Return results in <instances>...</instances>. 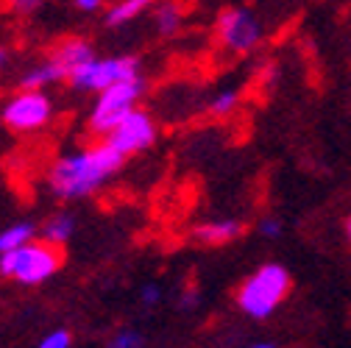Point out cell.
I'll return each instance as SVG.
<instances>
[{
	"instance_id": "6da1fadb",
	"label": "cell",
	"mask_w": 351,
	"mask_h": 348,
	"mask_svg": "<svg viewBox=\"0 0 351 348\" xmlns=\"http://www.w3.org/2000/svg\"><path fill=\"white\" fill-rule=\"evenodd\" d=\"M123 162H125V156L112 142H106L101 137L95 145L59 156L53 162V167L48 173L51 192L62 201H81L86 195L98 192L123 167Z\"/></svg>"
},
{
	"instance_id": "7a4b0ae2",
	"label": "cell",
	"mask_w": 351,
	"mask_h": 348,
	"mask_svg": "<svg viewBox=\"0 0 351 348\" xmlns=\"http://www.w3.org/2000/svg\"><path fill=\"white\" fill-rule=\"evenodd\" d=\"M290 287H293L290 271L279 262H265L240 284L234 298H237V307L248 318L265 321L279 310V303L287 298Z\"/></svg>"
},
{
	"instance_id": "3957f363",
	"label": "cell",
	"mask_w": 351,
	"mask_h": 348,
	"mask_svg": "<svg viewBox=\"0 0 351 348\" xmlns=\"http://www.w3.org/2000/svg\"><path fill=\"white\" fill-rule=\"evenodd\" d=\"M62 265H64L62 245H53L48 240H31L14 251L0 253V276L25 287L45 284L51 276L59 273Z\"/></svg>"
},
{
	"instance_id": "277c9868",
	"label": "cell",
	"mask_w": 351,
	"mask_h": 348,
	"mask_svg": "<svg viewBox=\"0 0 351 348\" xmlns=\"http://www.w3.org/2000/svg\"><path fill=\"white\" fill-rule=\"evenodd\" d=\"M145 90H148V84H145V78L140 75V78L120 81V84L109 86V90L98 92L95 106H93V112H90V123H86L90 134L106 137L128 112H134V109L140 106V98L145 95Z\"/></svg>"
},
{
	"instance_id": "5b68a950",
	"label": "cell",
	"mask_w": 351,
	"mask_h": 348,
	"mask_svg": "<svg viewBox=\"0 0 351 348\" xmlns=\"http://www.w3.org/2000/svg\"><path fill=\"white\" fill-rule=\"evenodd\" d=\"M143 67L137 56H109V59H90L84 67H78L67 84L75 92H104L109 86L120 84V81H131L140 78Z\"/></svg>"
},
{
	"instance_id": "8992f818",
	"label": "cell",
	"mask_w": 351,
	"mask_h": 348,
	"mask_svg": "<svg viewBox=\"0 0 351 348\" xmlns=\"http://www.w3.org/2000/svg\"><path fill=\"white\" fill-rule=\"evenodd\" d=\"M0 120L14 134L39 132V128H45L53 120V101L48 98L45 90H20L3 103Z\"/></svg>"
},
{
	"instance_id": "52a82bcc",
	"label": "cell",
	"mask_w": 351,
	"mask_h": 348,
	"mask_svg": "<svg viewBox=\"0 0 351 348\" xmlns=\"http://www.w3.org/2000/svg\"><path fill=\"white\" fill-rule=\"evenodd\" d=\"M215 31H217V42L232 53H251L262 39L259 17L251 9H243V6L240 9L237 6L223 9L221 14H217Z\"/></svg>"
},
{
	"instance_id": "ba28073f",
	"label": "cell",
	"mask_w": 351,
	"mask_h": 348,
	"mask_svg": "<svg viewBox=\"0 0 351 348\" xmlns=\"http://www.w3.org/2000/svg\"><path fill=\"white\" fill-rule=\"evenodd\" d=\"M104 140L112 142L125 159L128 156H137V153L148 151L156 142V120L145 109L137 106L134 112H128Z\"/></svg>"
},
{
	"instance_id": "9c48e42d",
	"label": "cell",
	"mask_w": 351,
	"mask_h": 348,
	"mask_svg": "<svg viewBox=\"0 0 351 348\" xmlns=\"http://www.w3.org/2000/svg\"><path fill=\"white\" fill-rule=\"evenodd\" d=\"M48 56L64 70V81H67L78 67H84L90 59H95V48H93V42H86L81 36H64L62 42H56Z\"/></svg>"
},
{
	"instance_id": "30bf717a",
	"label": "cell",
	"mask_w": 351,
	"mask_h": 348,
	"mask_svg": "<svg viewBox=\"0 0 351 348\" xmlns=\"http://www.w3.org/2000/svg\"><path fill=\"white\" fill-rule=\"evenodd\" d=\"M245 234V223L234 221V217H223V221H212V223H201L193 229V240L201 245H226L237 237Z\"/></svg>"
},
{
	"instance_id": "8fae6325",
	"label": "cell",
	"mask_w": 351,
	"mask_h": 348,
	"mask_svg": "<svg viewBox=\"0 0 351 348\" xmlns=\"http://www.w3.org/2000/svg\"><path fill=\"white\" fill-rule=\"evenodd\" d=\"M59 81H64V70L48 56L45 62H39L20 78V90H45V86L59 84Z\"/></svg>"
},
{
	"instance_id": "7c38bea8",
	"label": "cell",
	"mask_w": 351,
	"mask_h": 348,
	"mask_svg": "<svg viewBox=\"0 0 351 348\" xmlns=\"http://www.w3.org/2000/svg\"><path fill=\"white\" fill-rule=\"evenodd\" d=\"M184 23V9L179 0H159L154 6V25L162 36H173Z\"/></svg>"
},
{
	"instance_id": "4fadbf2b",
	"label": "cell",
	"mask_w": 351,
	"mask_h": 348,
	"mask_svg": "<svg viewBox=\"0 0 351 348\" xmlns=\"http://www.w3.org/2000/svg\"><path fill=\"white\" fill-rule=\"evenodd\" d=\"M159 0H117V3L106 12V25L109 28H117V25H125L131 20H137L143 12L154 9Z\"/></svg>"
},
{
	"instance_id": "5bb4252c",
	"label": "cell",
	"mask_w": 351,
	"mask_h": 348,
	"mask_svg": "<svg viewBox=\"0 0 351 348\" xmlns=\"http://www.w3.org/2000/svg\"><path fill=\"white\" fill-rule=\"evenodd\" d=\"M73 234H75V217L70 212H56L42 226V240H48L53 245H64Z\"/></svg>"
},
{
	"instance_id": "9a60e30c",
	"label": "cell",
	"mask_w": 351,
	"mask_h": 348,
	"mask_svg": "<svg viewBox=\"0 0 351 348\" xmlns=\"http://www.w3.org/2000/svg\"><path fill=\"white\" fill-rule=\"evenodd\" d=\"M34 234H36V223H31V221H17L6 229H0V253L14 251V248L31 243Z\"/></svg>"
},
{
	"instance_id": "2e32d148",
	"label": "cell",
	"mask_w": 351,
	"mask_h": 348,
	"mask_svg": "<svg viewBox=\"0 0 351 348\" xmlns=\"http://www.w3.org/2000/svg\"><path fill=\"white\" fill-rule=\"evenodd\" d=\"M237 106H240V90H221L217 95H212L209 103H206L212 117H229V114L237 112Z\"/></svg>"
},
{
	"instance_id": "e0dca14e",
	"label": "cell",
	"mask_w": 351,
	"mask_h": 348,
	"mask_svg": "<svg viewBox=\"0 0 351 348\" xmlns=\"http://www.w3.org/2000/svg\"><path fill=\"white\" fill-rule=\"evenodd\" d=\"M106 348H145V334L140 332V329H120L112 340H109V345Z\"/></svg>"
},
{
	"instance_id": "ac0fdd59",
	"label": "cell",
	"mask_w": 351,
	"mask_h": 348,
	"mask_svg": "<svg viewBox=\"0 0 351 348\" xmlns=\"http://www.w3.org/2000/svg\"><path fill=\"white\" fill-rule=\"evenodd\" d=\"M48 0H3V6L12 12V14H17V17H31V14H36L42 6H45Z\"/></svg>"
},
{
	"instance_id": "d6986e66",
	"label": "cell",
	"mask_w": 351,
	"mask_h": 348,
	"mask_svg": "<svg viewBox=\"0 0 351 348\" xmlns=\"http://www.w3.org/2000/svg\"><path fill=\"white\" fill-rule=\"evenodd\" d=\"M73 345V334L67 329H56V332H48L42 337L39 348H70Z\"/></svg>"
},
{
	"instance_id": "ffe728a7",
	"label": "cell",
	"mask_w": 351,
	"mask_h": 348,
	"mask_svg": "<svg viewBox=\"0 0 351 348\" xmlns=\"http://www.w3.org/2000/svg\"><path fill=\"white\" fill-rule=\"evenodd\" d=\"M262 237H268V240H276L282 234V221L279 217H262Z\"/></svg>"
},
{
	"instance_id": "44dd1931",
	"label": "cell",
	"mask_w": 351,
	"mask_h": 348,
	"mask_svg": "<svg viewBox=\"0 0 351 348\" xmlns=\"http://www.w3.org/2000/svg\"><path fill=\"white\" fill-rule=\"evenodd\" d=\"M140 298H143L145 307H156V303L162 301V287H159V284H145V287L140 290Z\"/></svg>"
},
{
	"instance_id": "7402d4cb",
	"label": "cell",
	"mask_w": 351,
	"mask_h": 348,
	"mask_svg": "<svg viewBox=\"0 0 351 348\" xmlns=\"http://www.w3.org/2000/svg\"><path fill=\"white\" fill-rule=\"evenodd\" d=\"M73 6H75L78 12L93 14V12H98V9L104 6V0H73Z\"/></svg>"
},
{
	"instance_id": "603a6c76",
	"label": "cell",
	"mask_w": 351,
	"mask_h": 348,
	"mask_svg": "<svg viewBox=\"0 0 351 348\" xmlns=\"http://www.w3.org/2000/svg\"><path fill=\"white\" fill-rule=\"evenodd\" d=\"M195 303H198V295L187 293V295H184V301H182V310H193V307H195Z\"/></svg>"
},
{
	"instance_id": "cb8c5ba5",
	"label": "cell",
	"mask_w": 351,
	"mask_h": 348,
	"mask_svg": "<svg viewBox=\"0 0 351 348\" xmlns=\"http://www.w3.org/2000/svg\"><path fill=\"white\" fill-rule=\"evenodd\" d=\"M6 59H9V53H6V48H0V70H3V64H6Z\"/></svg>"
},
{
	"instance_id": "d4e9b609",
	"label": "cell",
	"mask_w": 351,
	"mask_h": 348,
	"mask_svg": "<svg viewBox=\"0 0 351 348\" xmlns=\"http://www.w3.org/2000/svg\"><path fill=\"white\" fill-rule=\"evenodd\" d=\"M248 348H276L274 343H256V345H248Z\"/></svg>"
},
{
	"instance_id": "484cf974",
	"label": "cell",
	"mask_w": 351,
	"mask_h": 348,
	"mask_svg": "<svg viewBox=\"0 0 351 348\" xmlns=\"http://www.w3.org/2000/svg\"><path fill=\"white\" fill-rule=\"evenodd\" d=\"M346 234H348V240H351V217H348V223H346Z\"/></svg>"
}]
</instances>
